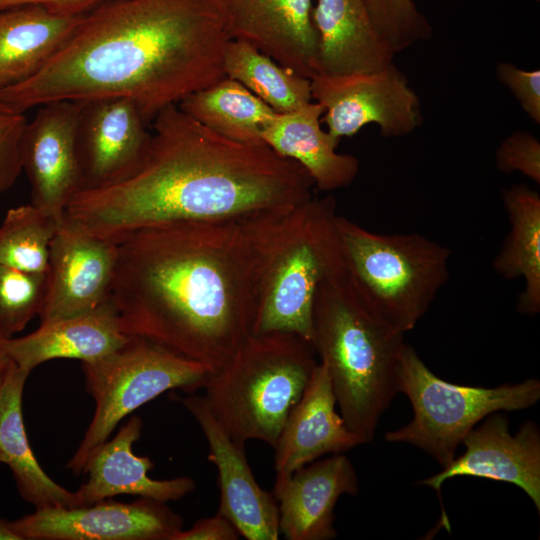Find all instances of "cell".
<instances>
[{"mask_svg": "<svg viewBox=\"0 0 540 540\" xmlns=\"http://www.w3.org/2000/svg\"><path fill=\"white\" fill-rule=\"evenodd\" d=\"M230 0H110L85 13L33 77L0 90L19 111L54 101L120 97L151 124L224 74Z\"/></svg>", "mask_w": 540, "mask_h": 540, "instance_id": "6da1fadb", "label": "cell"}, {"mask_svg": "<svg viewBox=\"0 0 540 540\" xmlns=\"http://www.w3.org/2000/svg\"><path fill=\"white\" fill-rule=\"evenodd\" d=\"M117 243L110 301L123 331L221 369L252 334L256 299L240 220L143 227Z\"/></svg>", "mask_w": 540, "mask_h": 540, "instance_id": "7a4b0ae2", "label": "cell"}, {"mask_svg": "<svg viewBox=\"0 0 540 540\" xmlns=\"http://www.w3.org/2000/svg\"><path fill=\"white\" fill-rule=\"evenodd\" d=\"M139 167L126 179L78 191L65 214L89 233L119 241L143 227L176 221L242 220L313 196L306 170L267 145L206 128L178 105L151 122Z\"/></svg>", "mask_w": 540, "mask_h": 540, "instance_id": "3957f363", "label": "cell"}, {"mask_svg": "<svg viewBox=\"0 0 540 540\" xmlns=\"http://www.w3.org/2000/svg\"><path fill=\"white\" fill-rule=\"evenodd\" d=\"M338 216L329 194L240 220L254 278L252 334L294 333L312 344L315 293L348 271Z\"/></svg>", "mask_w": 540, "mask_h": 540, "instance_id": "277c9868", "label": "cell"}, {"mask_svg": "<svg viewBox=\"0 0 540 540\" xmlns=\"http://www.w3.org/2000/svg\"><path fill=\"white\" fill-rule=\"evenodd\" d=\"M312 345L328 371L340 415L361 443L399 392L404 333L362 303L346 274L323 281L314 297Z\"/></svg>", "mask_w": 540, "mask_h": 540, "instance_id": "5b68a950", "label": "cell"}, {"mask_svg": "<svg viewBox=\"0 0 540 540\" xmlns=\"http://www.w3.org/2000/svg\"><path fill=\"white\" fill-rule=\"evenodd\" d=\"M315 353L294 333L251 334L208 377L203 388L210 411L234 440H259L274 448L318 364Z\"/></svg>", "mask_w": 540, "mask_h": 540, "instance_id": "8992f818", "label": "cell"}, {"mask_svg": "<svg viewBox=\"0 0 540 540\" xmlns=\"http://www.w3.org/2000/svg\"><path fill=\"white\" fill-rule=\"evenodd\" d=\"M338 229L359 299L394 329H413L450 279L451 250L418 233H375L343 216Z\"/></svg>", "mask_w": 540, "mask_h": 540, "instance_id": "52a82bcc", "label": "cell"}, {"mask_svg": "<svg viewBox=\"0 0 540 540\" xmlns=\"http://www.w3.org/2000/svg\"><path fill=\"white\" fill-rule=\"evenodd\" d=\"M399 392L411 402L413 418L388 431V442L418 447L443 468L456 457L465 436L488 415L534 406L540 399V381L529 378L493 388L447 382L435 375L417 352L404 344L398 367Z\"/></svg>", "mask_w": 540, "mask_h": 540, "instance_id": "ba28073f", "label": "cell"}, {"mask_svg": "<svg viewBox=\"0 0 540 540\" xmlns=\"http://www.w3.org/2000/svg\"><path fill=\"white\" fill-rule=\"evenodd\" d=\"M82 370L95 412L67 463L76 475L123 418L166 391L193 393L204 387L211 374L203 364L137 335H130L121 347L98 360L82 362Z\"/></svg>", "mask_w": 540, "mask_h": 540, "instance_id": "9c48e42d", "label": "cell"}, {"mask_svg": "<svg viewBox=\"0 0 540 540\" xmlns=\"http://www.w3.org/2000/svg\"><path fill=\"white\" fill-rule=\"evenodd\" d=\"M312 100L320 104L328 132L340 139L374 123L383 136L413 132L421 122L420 102L394 64L373 72L317 74Z\"/></svg>", "mask_w": 540, "mask_h": 540, "instance_id": "30bf717a", "label": "cell"}, {"mask_svg": "<svg viewBox=\"0 0 540 540\" xmlns=\"http://www.w3.org/2000/svg\"><path fill=\"white\" fill-rule=\"evenodd\" d=\"M117 243L89 233L65 213L51 241L40 324L86 314L110 301Z\"/></svg>", "mask_w": 540, "mask_h": 540, "instance_id": "8fae6325", "label": "cell"}, {"mask_svg": "<svg viewBox=\"0 0 540 540\" xmlns=\"http://www.w3.org/2000/svg\"><path fill=\"white\" fill-rule=\"evenodd\" d=\"M11 523L21 540H172L183 529L177 513L146 497L36 509Z\"/></svg>", "mask_w": 540, "mask_h": 540, "instance_id": "7c38bea8", "label": "cell"}, {"mask_svg": "<svg viewBox=\"0 0 540 540\" xmlns=\"http://www.w3.org/2000/svg\"><path fill=\"white\" fill-rule=\"evenodd\" d=\"M82 102L76 137L79 191L108 187L129 177L151 139L148 122L131 100L107 97Z\"/></svg>", "mask_w": 540, "mask_h": 540, "instance_id": "4fadbf2b", "label": "cell"}, {"mask_svg": "<svg viewBox=\"0 0 540 540\" xmlns=\"http://www.w3.org/2000/svg\"><path fill=\"white\" fill-rule=\"evenodd\" d=\"M82 101L38 106L20 143L22 172L31 185L32 204L61 218L80 189L76 137Z\"/></svg>", "mask_w": 540, "mask_h": 540, "instance_id": "5bb4252c", "label": "cell"}, {"mask_svg": "<svg viewBox=\"0 0 540 540\" xmlns=\"http://www.w3.org/2000/svg\"><path fill=\"white\" fill-rule=\"evenodd\" d=\"M200 426L209 446L208 460L218 471V513L247 540H277L279 512L272 492L257 483L248 463L245 443L234 440L217 422L204 396L178 397Z\"/></svg>", "mask_w": 540, "mask_h": 540, "instance_id": "9a60e30c", "label": "cell"}, {"mask_svg": "<svg viewBox=\"0 0 540 540\" xmlns=\"http://www.w3.org/2000/svg\"><path fill=\"white\" fill-rule=\"evenodd\" d=\"M476 425L463 439L465 452L439 473L417 484L440 494L443 483L458 476L507 482L521 488L540 511V430L531 420L517 433L509 431L508 418L495 412Z\"/></svg>", "mask_w": 540, "mask_h": 540, "instance_id": "2e32d148", "label": "cell"}, {"mask_svg": "<svg viewBox=\"0 0 540 540\" xmlns=\"http://www.w3.org/2000/svg\"><path fill=\"white\" fill-rule=\"evenodd\" d=\"M358 478L342 453L331 454L276 475L272 491L278 505L279 531L287 540H330L337 536L334 509L343 494H358Z\"/></svg>", "mask_w": 540, "mask_h": 540, "instance_id": "e0dca14e", "label": "cell"}, {"mask_svg": "<svg viewBox=\"0 0 540 540\" xmlns=\"http://www.w3.org/2000/svg\"><path fill=\"white\" fill-rule=\"evenodd\" d=\"M233 39L308 79L318 74L313 0H230Z\"/></svg>", "mask_w": 540, "mask_h": 540, "instance_id": "ac0fdd59", "label": "cell"}, {"mask_svg": "<svg viewBox=\"0 0 540 540\" xmlns=\"http://www.w3.org/2000/svg\"><path fill=\"white\" fill-rule=\"evenodd\" d=\"M143 422L131 416L111 440L98 445L88 456L83 474L88 480L75 492L77 507L119 495L151 498L160 502L179 500L196 488L191 477L156 480L148 476L155 464L148 456L133 452L141 436Z\"/></svg>", "mask_w": 540, "mask_h": 540, "instance_id": "d6986e66", "label": "cell"}, {"mask_svg": "<svg viewBox=\"0 0 540 540\" xmlns=\"http://www.w3.org/2000/svg\"><path fill=\"white\" fill-rule=\"evenodd\" d=\"M336 405L328 371L320 362L273 448L276 475H289L326 454L362 444L336 412Z\"/></svg>", "mask_w": 540, "mask_h": 540, "instance_id": "ffe728a7", "label": "cell"}, {"mask_svg": "<svg viewBox=\"0 0 540 540\" xmlns=\"http://www.w3.org/2000/svg\"><path fill=\"white\" fill-rule=\"evenodd\" d=\"M129 337L109 301L95 311L40 324L26 336L0 339V351L30 373L54 359L98 360L121 347Z\"/></svg>", "mask_w": 540, "mask_h": 540, "instance_id": "44dd1931", "label": "cell"}, {"mask_svg": "<svg viewBox=\"0 0 540 540\" xmlns=\"http://www.w3.org/2000/svg\"><path fill=\"white\" fill-rule=\"evenodd\" d=\"M323 107L310 101L298 109L276 113L261 133L265 145L300 164L321 191L350 185L359 172L358 159L336 152L339 140L321 128Z\"/></svg>", "mask_w": 540, "mask_h": 540, "instance_id": "7402d4cb", "label": "cell"}, {"mask_svg": "<svg viewBox=\"0 0 540 540\" xmlns=\"http://www.w3.org/2000/svg\"><path fill=\"white\" fill-rule=\"evenodd\" d=\"M318 74L373 72L393 63L394 53L371 21L365 0H316Z\"/></svg>", "mask_w": 540, "mask_h": 540, "instance_id": "603a6c76", "label": "cell"}, {"mask_svg": "<svg viewBox=\"0 0 540 540\" xmlns=\"http://www.w3.org/2000/svg\"><path fill=\"white\" fill-rule=\"evenodd\" d=\"M84 15L59 13L35 4L0 9V90L36 75L62 48Z\"/></svg>", "mask_w": 540, "mask_h": 540, "instance_id": "cb8c5ba5", "label": "cell"}, {"mask_svg": "<svg viewBox=\"0 0 540 540\" xmlns=\"http://www.w3.org/2000/svg\"><path fill=\"white\" fill-rule=\"evenodd\" d=\"M29 372L12 361L0 394V463L9 466L20 496L36 509L76 508L75 492L53 481L40 467L26 434L22 395Z\"/></svg>", "mask_w": 540, "mask_h": 540, "instance_id": "d4e9b609", "label": "cell"}, {"mask_svg": "<svg viewBox=\"0 0 540 540\" xmlns=\"http://www.w3.org/2000/svg\"><path fill=\"white\" fill-rule=\"evenodd\" d=\"M502 201L510 228L493 268L504 279H524L516 310L536 315L540 311V195L518 184L502 190Z\"/></svg>", "mask_w": 540, "mask_h": 540, "instance_id": "484cf974", "label": "cell"}, {"mask_svg": "<svg viewBox=\"0 0 540 540\" xmlns=\"http://www.w3.org/2000/svg\"><path fill=\"white\" fill-rule=\"evenodd\" d=\"M178 107L211 131L245 144H264L261 133L277 112L227 76L179 102ZM265 145V144H264Z\"/></svg>", "mask_w": 540, "mask_h": 540, "instance_id": "4316f807", "label": "cell"}, {"mask_svg": "<svg viewBox=\"0 0 540 540\" xmlns=\"http://www.w3.org/2000/svg\"><path fill=\"white\" fill-rule=\"evenodd\" d=\"M224 74L241 83L277 113L294 111L312 101L310 79L239 39H232L226 47Z\"/></svg>", "mask_w": 540, "mask_h": 540, "instance_id": "83f0119b", "label": "cell"}, {"mask_svg": "<svg viewBox=\"0 0 540 540\" xmlns=\"http://www.w3.org/2000/svg\"><path fill=\"white\" fill-rule=\"evenodd\" d=\"M61 218L32 203L8 210L0 226V265L46 273L50 244Z\"/></svg>", "mask_w": 540, "mask_h": 540, "instance_id": "f1b7e54d", "label": "cell"}, {"mask_svg": "<svg viewBox=\"0 0 540 540\" xmlns=\"http://www.w3.org/2000/svg\"><path fill=\"white\" fill-rule=\"evenodd\" d=\"M47 272H27L0 265V339L13 337L40 313Z\"/></svg>", "mask_w": 540, "mask_h": 540, "instance_id": "f546056e", "label": "cell"}, {"mask_svg": "<svg viewBox=\"0 0 540 540\" xmlns=\"http://www.w3.org/2000/svg\"><path fill=\"white\" fill-rule=\"evenodd\" d=\"M365 3L377 34L394 54L430 37L431 27L412 0Z\"/></svg>", "mask_w": 540, "mask_h": 540, "instance_id": "4dcf8cb0", "label": "cell"}, {"mask_svg": "<svg viewBox=\"0 0 540 540\" xmlns=\"http://www.w3.org/2000/svg\"><path fill=\"white\" fill-rule=\"evenodd\" d=\"M27 121L24 112L0 99V194L11 188L22 172L20 143Z\"/></svg>", "mask_w": 540, "mask_h": 540, "instance_id": "1f68e13d", "label": "cell"}, {"mask_svg": "<svg viewBox=\"0 0 540 540\" xmlns=\"http://www.w3.org/2000/svg\"><path fill=\"white\" fill-rule=\"evenodd\" d=\"M495 160L501 172H520L537 184L540 183V142L531 133H511L497 148Z\"/></svg>", "mask_w": 540, "mask_h": 540, "instance_id": "d6a6232c", "label": "cell"}, {"mask_svg": "<svg viewBox=\"0 0 540 540\" xmlns=\"http://www.w3.org/2000/svg\"><path fill=\"white\" fill-rule=\"evenodd\" d=\"M498 79L507 86L519 101L525 113L540 123V71L522 70L511 63H500Z\"/></svg>", "mask_w": 540, "mask_h": 540, "instance_id": "836d02e7", "label": "cell"}, {"mask_svg": "<svg viewBox=\"0 0 540 540\" xmlns=\"http://www.w3.org/2000/svg\"><path fill=\"white\" fill-rule=\"evenodd\" d=\"M240 534L223 515L197 520L189 530H180L172 540H237Z\"/></svg>", "mask_w": 540, "mask_h": 540, "instance_id": "e575fe53", "label": "cell"}, {"mask_svg": "<svg viewBox=\"0 0 540 540\" xmlns=\"http://www.w3.org/2000/svg\"><path fill=\"white\" fill-rule=\"evenodd\" d=\"M110 0H0V9L19 5H42L50 10L64 14H85Z\"/></svg>", "mask_w": 540, "mask_h": 540, "instance_id": "d590c367", "label": "cell"}, {"mask_svg": "<svg viewBox=\"0 0 540 540\" xmlns=\"http://www.w3.org/2000/svg\"><path fill=\"white\" fill-rule=\"evenodd\" d=\"M0 540H21L15 533L11 521L0 519Z\"/></svg>", "mask_w": 540, "mask_h": 540, "instance_id": "8d00e7d4", "label": "cell"}, {"mask_svg": "<svg viewBox=\"0 0 540 540\" xmlns=\"http://www.w3.org/2000/svg\"><path fill=\"white\" fill-rule=\"evenodd\" d=\"M11 360L2 352L0 351V394L1 390L8 372V369L10 367Z\"/></svg>", "mask_w": 540, "mask_h": 540, "instance_id": "74e56055", "label": "cell"}]
</instances>
